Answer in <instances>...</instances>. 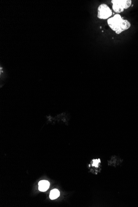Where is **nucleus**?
Segmentation results:
<instances>
[{
    "mask_svg": "<svg viewBox=\"0 0 138 207\" xmlns=\"http://www.w3.org/2000/svg\"><path fill=\"white\" fill-rule=\"evenodd\" d=\"M111 9L106 4H102L98 8L97 17L101 20H106L112 15Z\"/></svg>",
    "mask_w": 138,
    "mask_h": 207,
    "instance_id": "nucleus-3",
    "label": "nucleus"
},
{
    "mask_svg": "<svg viewBox=\"0 0 138 207\" xmlns=\"http://www.w3.org/2000/svg\"><path fill=\"white\" fill-rule=\"evenodd\" d=\"M122 160L120 159L119 157L116 156H112L111 159L109 161H108V165L110 166L115 167L116 166L122 163Z\"/></svg>",
    "mask_w": 138,
    "mask_h": 207,
    "instance_id": "nucleus-5",
    "label": "nucleus"
},
{
    "mask_svg": "<svg viewBox=\"0 0 138 207\" xmlns=\"http://www.w3.org/2000/svg\"><path fill=\"white\" fill-rule=\"evenodd\" d=\"M92 165L94 167H98L101 163V160L100 159L93 160Z\"/></svg>",
    "mask_w": 138,
    "mask_h": 207,
    "instance_id": "nucleus-7",
    "label": "nucleus"
},
{
    "mask_svg": "<svg viewBox=\"0 0 138 207\" xmlns=\"http://www.w3.org/2000/svg\"><path fill=\"white\" fill-rule=\"evenodd\" d=\"M111 3L113 4V10L119 14L123 12L124 10L129 8L132 2L131 0H112Z\"/></svg>",
    "mask_w": 138,
    "mask_h": 207,
    "instance_id": "nucleus-2",
    "label": "nucleus"
},
{
    "mask_svg": "<svg viewBox=\"0 0 138 207\" xmlns=\"http://www.w3.org/2000/svg\"><path fill=\"white\" fill-rule=\"evenodd\" d=\"M107 23L111 29L117 34L128 30L131 26L128 20H124L119 14H116L113 17L108 19Z\"/></svg>",
    "mask_w": 138,
    "mask_h": 207,
    "instance_id": "nucleus-1",
    "label": "nucleus"
},
{
    "mask_svg": "<svg viewBox=\"0 0 138 207\" xmlns=\"http://www.w3.org/2000/svg\"><path fill=\"white\" fill-rule=\"evenodd\" d=\"M50 183L48 181L42 180L39 182L38 183V189L41 191L44 192L48 190L49 188Z\"/></svg>",
    "mask_w": 138,
    "mask_h": 207,
    "instance_id": "nucleus-4",
    "label": "nucleus"
},
{
    "mask_svg": "<svg viewBox=\"0 0 138 207\" xmlns=\"http://www.w3.org/2000/svg\"><path fill=\"white\" fill-rule=\"evenodd\" d=\"M60 196V192L57 189L52 190L50 192V198L51 200L56 199Z\"/></svg>",
    "mask_w": 138,
    "mask_h": 207,
    "instance_id": "nucleus-6",
    "label": "nucleus"
}]
</instances>
